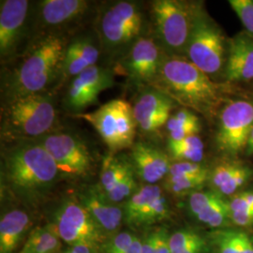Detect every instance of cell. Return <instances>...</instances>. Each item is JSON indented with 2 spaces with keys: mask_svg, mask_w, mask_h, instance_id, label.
I'll return each instance as SVG.
<instances>
[{
  "mask_svg": "<svg viewBox=\"0 0 253 253\" xmlns=\"http://www.w3.org/2000/svg\"><path fill=\"white\" fill-rule=\"evenodd\" d=\"M205 236L192 229H182L170 235V249L172 253H184L192 245Z\"/></svg>",
  "mask_w": 253,
  "mask_h": 253,
  "instance_id": "31",
  "label": "cell"
},
{
  "mask_svg": "<svg viewBox=\"0 0 253 253\" xmlns=\"http://www.w3.org/2000/svg\"><path fill=\"white\" fill-rule=\"evenodd\" d=\"M223 78L228 83L253 80V38L240 32L229 40Z\"/></svg>",
  "mask_w": 253,
  "mask_h": 253,
  "instance_id": "21",
  "label": "cell"
},
{
  "mask_svg": "<svg viewBox=\"0 0 253 253\" xmlns=\"http://www.w3.org/2000/svg\"><path fill=\"white\" fill-rule=\"evenodd\" d=\"M100 52V42H97L92 35H81L73 39L65 50L60 79L62 81L73 79L86 69L97 65Z\"/></svg>",
  "mask_w": 253,
  "mask_h": 253,
  "instance_id": "22",
  "label": "cell"
},
{
  "mask_svg": "<svg viewBox=\"0 0 253 253\" xmlns=\"http://www.w3.org/2000/svg\"><path fill=\"white\" fill-rule=\"evenodd\" d=\"M253 128V100H229L217 114L215 143L219 153L235 159L245 153Z\"/></svg>",
  "mask_w": 253,
  "mask_h": 253,
  "instance_id": "9",
  "label": "cell"
},
{
  "mask_svg": "<svg viewBox=\"0 0 253 253\" xmlns=\"http://www.w3.org/2000/svg\"><path fill=\"white\" fill-rule=\"evenodd\" d=\"M133 171L130 162L115 157L114 155H109L102 163L99 188L105 194Z\"/></svg>",
  "mask_w": 253,
  "mask_h": 253,
  "instance_id": "27",
  "label": "cell"
},
{
  "mask_svg": "<svg viewBox=\"0 0 253 253\" xmlns=\"http://www.w3.org/2000/svg\"><path fill=\"white\" fill-rule=\"evenodd\" d=\"M0 3V56L6 65L18 55L19 46L27 35L30 4L27 0H2Z\"/></svg>",
  "mask_w": 253,
  "mask_h": 253,
  "instance_id": "14",
  "label": "cell"
},
{
  "mask_svg": "<svg viewBox=\"0 0 253 253\" xmlns=\"http://www.w3.org/2000/svg\"><path fill=\"white\" fill-rule=\"evenodd\" d=\"M68 42L64 36L35 37L22 53L13 58L2 77L5 100L28 95L46 94L60 79L64 54Z\"/></svg>",
  "mask_w": 253,
  "mask_h": 253,
  "instance_id": "1",
  "label": "cell"
},
{
  "mask_svg": "<svg viewBox=\"0 0 253 253\" xmlns=\"http://www.w3.org/2000/svg\"><path fill=\"white\" fill-rule=\"evenodd\" d=\"M209 253H253V233L230 226L210 230L206 235Z\"/></svg>",
  "mask_w": 253,
  "mask_h": 253,
  "instance_id": "23",
  "label": "cell"
},
{
  "mask_svg": "<svg viewBox=\"0 0 253 253\" xmlns=\"http://www.w3.org/2000/svg\"><path fill=\"white\" fill-rule=\"evenodd\" d=\"M253 179V167L235 160L217 163L209 170L208 185L220 196L229 199Z\"/></svg>",
  "mask_w": 253,
  "mask_h": 253,
  "instance_id": "20",
  "label": "cell"
},
{
  "mask_svg": "<svg viewBox=\"0 0 253 253\" xmlns=\"http://www.w3.org/2000/svg\"><path fill=\"white\" fill-rule=\"evenodd\" d=\"M93 126L111 152L116 153L134 145L135 118L130 103L122 99L106 102L94 112L77 115Z\"/></svg>",
  "mask_w": 253,
  "mask_h": 253,
  "instance_id": "8",
  "label": "cell"
},
{
  "mask_svg": "<svg viewBox=\"0 0 253 253\" xmlns=\"http://www.w3.org/2000/svg\"><path fill=\"white\" fill-rule=\"evenodd\" d=\"M79 202L87 210L106 240L120 233L119 230L124 222V210L111 203L99 186L84 191Z\"/></svg>",
  "mask_w": 253,
  "mask_h": 253,
  "instance_id": "17",
  "label": "cell"
},
{
  "mask_svg": "<svg viewBox=\"0 0 253 253\" xmlns=\"http://www.w3.org/2000/svg\"><path fill=\"white\" fill-rule=\"evenodd\" d=\"M209 172L198 175L167 176L164 179L163 190L175 197L190 196V194L203 190L208 184Z\"/></svg>",
  "mask_w": 253,
  "mask_h": 253,
  "instance_id": "28",
  "label": "cell"
},
{
  "mask_svg": "<svg viewBox=\"0 0 253 253\" xmlns=\"http://www.w3.org/2000/svg\"><path fill=\"white\" fill-rule=\"evenodd\" d=\"M62 240L52 223L31 231L19 253H60Z\"/></svg>",
  "mask_w": 253,
  "mask_h": 253,
  "instance_id": "26",
  "label": "cell"
},
{
  "mask_svg": "<svg viewBox=\"0 0 253 253\" xmlns=\"http://www.w3.org/2000/svg\"><path fill=\"white\" fill-rule=\"evenodd\" d=\"M130 163L136 176L145 185H156L165 179L172 164L170 157L162 149L143 142L132 145Z\"/></svg>",
  "mask_w": 253,
  "mask_h": 253,
  "instance_id": "19",
  "label": "cell"
},
{
  "mask_svg": "<svg viewBox=\"0 0 253 253\" xmlns=\"http://www.w3.org/2000/svg\"><path fill=\"white\" fill-rule=\"evenodd\" d=\"M229 4L243 24L246 32L253 38V0H230Z\"/></svg>",
  "mask_w": 253,
  "mask_h": 253,
  "instance_id": "34",
  "label": "cell"
},
{
  "mask_svg": "<svg viewBox=\"0 0 253 253\" xmlns=\"http://www.w3.org/2000/svg\"><path fill=\"white\" fill-rule=\"evenodd\" d=\"M168 150L169 154L172 155L182 151L188 150H205V145L198 134L191 135L180 142L170 143L168 142Z\"/></svg>",
  "mask_w": 253,
  "mask_h": 253,
  "instance_id": "36",
  "label": "cell"
},
{
  "mask_svg": "<svg viewBox=\"0 0 253 253\" xmlns=\"http://www.w3.org/2000/svg\"><path fill=\"white\" fill-rule=\"evenodd\" d=\"M114 84V72L109 68L95 65L72 79L65 98L69 111L80 113L98 101L102 91Z\"/></svg>",
  "mask_w": 253,
  "mask_h": 253,
  "instance_id": "15",
  "label": "cell"
},
{
  "mask_svg": "<svg viewBox=\"0 0 253 253\" xmlns=\"http://www.w3.org/2000/svg\"><path fill=\"white\" fill-rule=\"evenodd\" d=\"M34 141L51 155L60 174L82 177L90 171L93 162L90 151L77 136L64 131H52Z\"/></svg>",
  "mask_w": 253,
  "mask_h": 253,
  "instance_id": "11",
  "label": "cell"
},
{
  "mask_svg": "<svg viewBox=\"0 0 253 253\" xmlns=\"http://www.w3.org/2000/svg\"><path fill=\"white\" fill-rule=\"evenodd\" d=\"M155 253H172L170 249V234L164 227L152 230Z\"/></svg>",
  "mask_w": 253,
  "mask_h": 253,
  "instance_id": "37",
  "label": "cell"
},
{
  "mask_svg": "<svg viewBox=\"0 0 253 253\" xmlns=\"http://www.w3.org/2000/svg\"><path fill=\"white\" fill-rule=\"evenodd\" d=\"M190 215L211 230L232 226L228 200L214 190H201L188 196Z\"/></svg>",
  "mask_w": 253,
  "mask_h": 253,
  "instance_id": "18",
  "label": "cell"
},
{
  "mask_svg": "<svg viewBox=\"0 0 253 253\" xmlns=\"http://www.w3.org/2000/svg\"><path fill=\"white\" fill-rule=\"evenodd\" d=\"M228 43L222 29L197 3L185 57L215 82L224 75Z\"/></svg>",
  "mask_w": 253,
  "mask_h": 253,
  "instance_id": "6",
  "label": "cell"
},
{
  "mask_svg": "<svg viewBox=\"0 0 253 253\" xmlns=\"http://www.w3.org/2000/svg\"><path fill=\"white\" fill-rule=\"evenodd\" d=\"M91 3L85 0H42L37 2L32 29L37 36L59 35L86 15Z\"/></svg>",
  "mask_w": 253,
  "mask_h": 253,
  "instance_id": "13",
  "label": "cell"
},
{
  "mask_svg": "<svg viewBox=\"0 0 253 253\" xmlns=\"http://www.w3.org/2000/svg\"><path fill=\"white\" fill-rule=\"evenodd\" d=\"M245 154L249 157L253 156V128L251 132V135L249 138V141H248V145H247V148H246V151Z\"/></svg>",
  "mask_w": 253,
  "mask_h": 253,
  "instance_id": "42",
  "label": "cell"
},
{
  "mask_svg": "<svg viewBox=\"0 0 253 253\" xmlns=\"http://www.w3.org/2000/svg\"><path fill=\"white\" fill-rule=\"evenodd\" d=\"M166 54L154 37H141L117 64L116 71L136 85L152 84Z\"/></svg>",
  "mask_w": 253,
  "mask_h": 253,
  "instance_id": "12",
  "label": "cell"
},
{
  "mask_svg": "<svg viewBox=\"0 0 253 253\" xmlns=\"http://www.w3.org/2000/svg\"><path fill=\"white\" fill-rule=\"evenodd\" d=\"M126 253H142V238L136 235L133 243Z\"/></svg>",
  "mask_w": 253,
  "mask_h": 253,
  "instance_id": "41",
  "label": "cell"
},
{
  "mask_svg": "<svg viewBox=\"0 0 253 253\" xmlns=\"http://www.w3.org/2000/svg\"><path fill=\"white\" fill-rule=\"evenodd\" d=\"M145 20L140 2L120 0L106 4L100 9L96 23L101 52L119 60L144 36Z\"/></svg>",
  "mask_w": 253,
  "mask_h": 253,
  "instance_id": "4",
  "label": "cell"
},
{
  "mask_svg": "<svg viewBox=\"0 0 253 253\" xmlns=\"http://www.w3.org/2000/svg\"><path fill=\"white\" fill-rule=\"evenodd\" d=\"M51 223L60 239L69 247L89 245L99 248L106 241L79 200L63 202L56 210Z\"/></svg>",
  "mask_w": 253,
  "mask_h": 253,
  "instance_id": "10",
  "label": "cell"
},
{
  "mask_svg": "<svg viewBox=\"0 0 253 253\" xmlns=\"http://www.w3.org/2000/svg\"><path fill=\"white\" fill-rule=\"evenodd\" d=\"M150 86L207 118L218 114L224 100L217 83L185 56L166 55Z\"/></svg>",
  "mask_w": 253,
  "mask_h": 253,
  "instance_id": "2",
  "label": "cell"
},
{
  "mask_svg": "<svg viewBox=\"0 0 253 253\" xmlns=\"http://www.w3.org/2000/svg\"><path fill=\"white\" fill-rule=\"evenodd\" d=\"M175 102L153 87L149 86L136 100L133 115L136 125L145 133H154L166 126Z\"/></svg>",
  "mask_w": 253,
  "mask_h": 253,
  "instance_id": "16",
  "label": "cell"
},
{
  "mask_svg": "<svg viewBox=\"0 0 253 253\" xmlns=\"http://www.w3.org/2000/svg\"><path fill=\"white\" fill-rule=\"evenodd\" d=\"M70 249L73 253H99V248L89 245H76Z\"/></svg>",
  "mask_w": 253,
  "mask_h": 253,
  "instance_id": "40",
  "label": "cell"
},
{
  "mask_svg": "<svg viewBox=\"0 0 253 253\" xmlns=\"http://www.w3.org/2000/svg\"><path fill=\"white\" fill-rule=\"evenodd\" d=\"M57 119L53 100L36 94L5 100L1 109V133L21 141H33L52 131Z\"/></svg>",
  "mask_w": 253,
  "mask_h": 253,
  "instance_id": "5",
  "label": "cell"
},
{
  "mask_svg": "<svg viewBox=\"0 0 253 253\" xmlns=\"http://www.w3.org/2000/svg\"><path fill=\"white\" fill-rule=\"evenodd\" d=\"M2 157L1 172L6 189L26 204L42 199L60 176L51 155L36 141H21Z\"/></svg>",
  "mask_w": 253,
  "mask_h": 253,
  "instance_id": "3",
  "label": "cell"
},
{
  "mask_svg": "<svg viewBox=\"0 0 253 253\" xmlns=\"http://www.w3.org/2000/svg\"><path fill=\"white\" fill-rule=\"evenodd\" d=\"M166 129L168 133L193 131L198 134L201 130V121L195 113L184 108L171 115L166 124Z\"/></svg>",
  "mask_w": 253,
  "mask_h": 253,
  "instance_id": "29",
  "label": "cell"
},
{
  "mask_svg": "<svg viewBox=\"0 0 253 253\" xmlns=\"http://www.w3.org/2000/svg\"><path fill=\"white\" fill-rule=\"evenodd\" d=\"M227 200L230 212L253 216V188L241 190Z\"/></svg>",
  "mask_w": 253,
  "mask_h": 253,
  "instance_id": "32",
  "label": "cell"
},
{
  "mask_svg": "<svg viewBox=\"0 0 253 253\" xmlns=\"http://www.w3.org/2000/svg\"><path fill=\"white\" fill-rule=\"evenodd\" d=\"M138 189L139 187L136 181V174L133 171L120 181L113 190L103 194L111 203L117 205L121 202H126Z\"/></svg>",
  "mask_w": 253,
  "mask_h": 253,
  "instance_id": "30",
  "label": "cell"
},
{
  "mask_svg": "<svg viewBox=\"0 0 253 253\" xmlns=\"http://www.w3.org/2000/svg\"><path fill=\"white\" fill-rule=\"evenodd\" d=\"M164 194V190L158 185H144L136 190L124 205V222L129 227L138 228L143 217L155 202Z\"/></svg>",
  "mask_w": 253,
  "mask_h": 253,
  "instance_id": "25",
  "label": "cell"
},
{
  "mask_svg": "<svg viewBox=\"0 0 253 253\" xmlns=\"http://www.w3.org/2000/svg\"><path fill=\"white\" fill-rule=\"evenodd\" d=\"M141 238H142V253H155L152 231H148Z\"/></svg>",
  "mask_w": 253,
  "mask_h": 253,
  "instance_id": "38",
  "label": "cell"
},
{
  "mask_svg": "<svg viewBox=\"0 0 253 253\" xmlns=\"http://www.w3.org/2000/svg\"><path fill=\"white\" fill-rule=\"evenodd\" d=\"M60 253H72V251H71V249H70V247H68V248H66V249H64L62 250Z\"/></svg>",
  "mask_w": 253,
  "mask_h": 253,
  "instance_id": "43",
  "label": "cell"
},
{
  "mask_svg": "<svg viewBox=\"0 0 253 253\" xmlns=\"http://www.w3.org/2000/svg\"><path fill=\"white\" fill-rule=\"evenodd\" d=\"M208 172H209V169L202 163L175 162L171 164L167 176L198 175V174H205Z\"/></svg>",
  "mask_w": 253,
  "mask_h": 253,
  "instance_id": "35",
  "label": "cell"
},
{
  "mask_svg": "<svg viewBox=\"0 0 253 253\" xmlns=\"http://www.w3.org/2000/svg\"><path fill=\"white\" fill-rule=\"evenodd\" d=\"M135 236L130 232H120L101 245L102 253H126L133 243Z\"/></svg>",
  "mask_w": 253,
  "mask_h": 253,
  "instance_id": "33",
  "label": "cell"
},
{
  "mask_svg": "<svg viewBox=\"0 0 253 253\" xmlns=\"http://www.w3.org/2000/svg\"><path fill=\"white\" fill-rule=\"evenodd\" d=\"M197 3L155 0L150 5L154 39L168 56H185Z\"/></svg>",
  "mask_w": 253,
  "mask_h": 253,
  "instance_id": "7",
  "label": "cell"
},
{
  "mask_svg": "<svg viewBox=\"0 0 253 253\" xmlns=\"http://www.w3.org/2000/svg\"><path fill=\"white\" fill-rule=\"evenodd\" d=\"M209 253L207 236L205 235L203 239H201L195 244L192 245L188 250H186L184 253Z\"/></svg>",
  "mask_w": 253,
  "mask_h": 253,
  "instance_id": "39",
  "label": "cell"
},
{
  "mask_svg": "<svg viewBox=\"0 0 253 253\" xmlns=\"http://www.w3.org/2000/svg\"><path fill=\"white\" fill-rule=\"evenodd\" d=\"M31 219L26 211L11 209L0 220V253H14L26 238Z\"/></svg>",
  "mask_w": 253,
  "mask_h": 253,
  "instance_id": "24",
  "label": "cell"
}]
</instances>
